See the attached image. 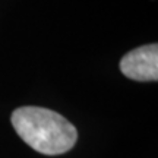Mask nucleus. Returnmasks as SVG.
<instances>
[{"mask_svg": "<svg viewBox=\"0 0 158 158\" xmlns=\"http://www.w3.org/2000/svg\"><path fill=\"white\" fill-rule=\"evenodd\" d=\"M10 122L27 145L45 155L68 152L78 141V130L73 124L48 108L19 107L12 113Z\"/></svg>", "mask_w": 158, "mask_h": 158, "instance_id": "1", "label": "nucleus"}, {"mask_svg": "<svg viewBox=\"0 0 158 158\" xmlns=\"http://www.w3.org/2000/svg\"><path fill=\"white\" fill-rule=\"evenodd\" d=\"M124 76L139 82H155L158 79V45L147 44L126 53L120 60Z\"/></svg>", "mask_w": 158, "mask_h": 158, "instance_id": "2", "label": "nucleus"}]
</instances>
